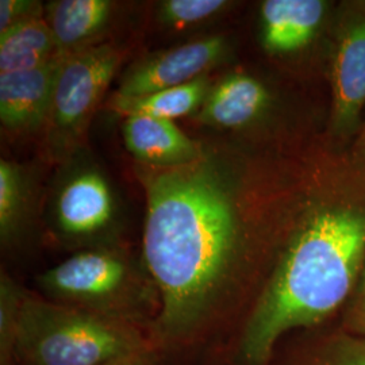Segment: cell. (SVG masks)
<instances>
[{"instance_id": "2e32d148", "label": "cell", "mask_w": 365, "mask_h": 365, "mask_svg": "<svg viewBox=\"0 0 365 365\" xmlns=\"http://www.w3.org/2000/svg\"><path fill=\"white\" fill-rule=\"evenodd\" d=\"M33 188L21 165L0 160V235L9 242L21 233L31 212Z\"/></svg>"}, {"instance_id": "9a60e30c", "label": "cell", "mask_w": 365, "mask_h": 365, "mask_svg": "<svg viewBox=\"0 0 365 365\" xmlns=\"http://www.w3.org/2000/svg\"><path fill=\"white\" fill-rule=\"evenodd\" d=\"M212 87L210 75H203L191 83L138 98L113 96L111 107L118 114L150 115L173 120L175 118L196 114Z\"/></svg>"}, {"instance_id": "7c38bea8", "label": "cell", "mask_w": 365, "mask_h": 365, "mask_svg": "<svg viewBox=\"0 0 365 365\" xmlns=\"http://www.w3.org/2000/svg\"><path fill=\"white\" fill-rule=\"evenodd\" d=\"M123 140L138 164L148 167L188 164L203 150V143L194 141L173 120L141 114L125 118Z\"/></svg>"}, {"instance_id": "5b68a950", "label": "cell", "mask_w": 365, "mask_h": 365, "mask_svg": "<svg viewBox=\"0 0 365 365\" xmlns=\"http://www.w3.org/2000/svg\"><path fill=\"white\" fill-rule=\"evenodd\" d=\"M331 138L348 141L361 126L365 108V0L336 6L329 30Z\"/></svg>"}, {"instance_id": "30bf717a", "label": "cell", "mask_w": 365, "mask_h": 365, "mask_svg": "<svg viewBox=\"0 0 365 365\" xmlns=\"http://www.w3.org/2000/svg\"><path fill=\"white\" fill-rule=\"evenodd\" d=\"M274 107V92L261 78L235 72L212 83L195 117L214 129L242 131L264 122Z\"/></svg>"}, {"instance_id": "277c9868", "label": "cell", "mask_w": 365, "mask_h": 365, "mask_svg": "<svg viewBox=\"0 0 365 365\" xmlns=\"http://www.w3.org/2000/svg\"><path fill=\"white\" fill-rule=\"evenodd\" d=\"M122 61L123 51L110 42L63 60L43 129L46 148L53 158L64 161L80 149L92 115L102 103Z\"/></svg>"}, {"instance_id": "52a82bcc", "label": "cell", "mask_w": 365, "mask_h": 365, "mask_svg": "<svg viewBox=\"0 0 365 365\" xmlns=\"http://www.w3.org/2000/svg\"><path fill=\"white\" fill-rule=\"evenodd\" d=\"M51 212L60 233L84 238L103 233L114 223L117 203L101 170L92 165H78L58 184Z\"/></svg>"}, {"instance_id": "7a4b0ae2", "label": "cell", "mask_w": 365, "mask_h": 365, "mask_svg": "<svg viewBox=\"0 0 365 365\" xmlns=\"http://www.w3.org/2000/svg\"><path fill=\"white\" fill-rule=\"evenodd\" d=\"M365 261V172L321 145L297 163L284 230L240 339L242 365H268L277 342L341 314Z\"/></svg>"}, {"instance_id": "44dd1931", "label": "cell", "mask_w": 365, "mask_h": 365, "mask_svg": "<svg viewBox=\"0 0 365 365\" xmlns=\"http://www.w3.org/2000/svg\"><path fill=\"white\" fill-rule=\"evenodd\" d=\"M354 163L365 172V120L356 134V140L353 143L352 150L349 152Z\"/></svg>"}, {"instance_id": "6da1fadb", "label": "cell", "mask_w": 365, "mask_h": 365, "mask_svg": "<svg viewBox=\"0 0 365 365\" xmlns=\"http://www.w3.org/2000/svg\"><path fill=\"white\" fill-rule=\"evenodd\" d=\"M297 160L227 143L195 161L138 164L144 259L161 297L158 330L185 336L252 284L262 287L284 230ZM260 292V291H259Z\"/></svg>"}, {"instance_id": "3957f363", "label": "cell", "mask_w": 365, "mask_h": 365, "mask_svg": "<svg viewBox=\"0 0 365 365\" xmlns=\"http://www.w3.org/2000/svg\"><path fill=\"white\" fill-rule=\"evenodd\" d=\"M14 336L30 365H107L141 353L135 337L115 321L36 299L19 306Z\"/></svg>"}, {"instance_id": "8fae6325", "label": "cell", "mask_w": 365, "mask_h": 365, "mask_svg": "<svg viewBox=\"0 0 365 365\" xmlns=\"http://www.w3.org/2000/svg\"><path fill=\"white\" fill-rule=\"evenodd\" d=\"M63 60L33 71L0 75V120L4 129L13 133L45 129Z\"/></svg>"}, {"instance_id": "5bb4252c", "label": "cell", "mask_w": 365, "mask_h": 365, "mask_svg": "<svg viewBox=\"0 0 365 365\" xmlns=\"http://www.w3.org/2000/svg\"><path fill=\"white\" fill-rule=\"evenodd\" d=\"M63 58L45 16L30 19L0 36V75L38 69Z\"/></svg>"}, {"instance_id": "4fadbf2b", "label": "cell", "mask_w": 365, "mask_h": 365, "mask_svg": "<svg viewBox=\"0 0 365 365\" xmlns=\"http://www.w3.org/2000/svg\"><path fill=\"white\" fill-rule=\"evenodd\" d=\"M45 19L64 56L87 51L103 42L114 21L110 0H57L45 7Z\"/></svg>"}, {"instance_id": "8992f818", "label": "cell", "mask_w": 365, "mask_h": 365, "mask_svg": "<svg viewBox=\"0 0 365 365\" xmlns=\"http://www.w3.org/2000/svg\"><path fill=\"white\" fill-rule=\"evenodd\" d=\"M230 51L229 39L214 34L149 54L126 69L114 96L138 98L191 83L222 66Z\"/></svg>"}, {"instance_id": "d6986e66", "label": "cell", "mask_w": 365, "mask_h": 365, "mask_svg": "<svg viewBox=\"0 0 365 365\" xmlns=\"http://www.w3.org/2000/svg\"><path fill=\"white\" fill-rule=\"evenodd\" d=\"M339 327L349 336L365 339V261L352 295L339 314Z\"/></svg>"}, {"instance_id": "ffe728a7", "label": "cell", "mask_w": 365, "mask_h": 365, "mask_svg": "<svg viewBox=\"0 0 365 365\" xmlns=\"http://www.w3.org/2000/svg\"><path fill=\"white\" fill-rule=\"evenodd\" d=\"M45 16L39 1L1 0L0 1V36L30 19Z\"/></svg>"}, {"instance_id": "e0dca14e", "label": "cell", "mask_w": 365, "mask_h": 365, "mask_svg": "<svg viewBox=\"0 0 365 365\" xmlns=\"http://www.w3.org/2000/svg\"><path fill=\"white\" fill-rule=\"evenodd\" d=\"M292 365H365V339L349 336L339 327L324 330Z\"/></svg>"}, {"instance_id": "ba28073f", "label": "cell", "mask_w": 365, "mask_h": 365, "mask_svg": "<svg viewBox=\"0 0 365 365\" xmlns=\"http://www.w3.org/2000/svg\"><path fill=\"white\" fill-rule=\"evenodd\" d=\"M334 3L327 0H265L260 6V41L274 57L307 52L330 30Z\"/></svg>"}, {"instance_id": "ac0fdd59", "label": "cell", "mask_w": 365, "mask_h": 365, "mask_svg": "<svg viewBox=\"0 0 365 365\" xmlns=\"http://www.w3.org/2000/svg\"><path fill=\"white\" fill-rule=\"evenodd\" d=\"M227 0H165L158 6V19L175 30L202 25L232 9Z\"/></svg>"}, {"instance_id": "7402d4cb", "label": "cell", "mask_w": 365, "mask_h": 365, "mask_svg": "<svg viewBox=\"0 0 365 365\" xmlns=\"http://www.w3.org/2000/svg\"><path fill=\"white\" fill-rule=\"evenodd\" d=\"M149 361L146 359V354L144 352L137 353V354H133L130 357H125V359H120L118 361L114 363H110L107 365H148Z\"/></svg>"}, {"instance_id": "9c48e42d", "label": "cell", "mask_w": 365, "mask_h": 365, "mask_svg": "<svg viewBox=\"0 0 365 365\" xmlns=\"http://www.w3.org/2000/svg\"><path fill=\"white\" fill-rule=\"evenodd\" d=\"M51 294L80 302L118 297L130 282L129 264L110 250H84L71 256L39 277Z\"/></svg>"}]
</instances>
